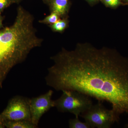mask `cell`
I'll return each mask as SVG.
<instances>
[{"label": "cell", "instance_id": "obj_1", "mask_svg": "<svg viewBox=\"0 0 128 128\" xmlns=\"http://www.w3.org/2000/svg\"><path fill=\"white\" fill-rule=\"evenodd\" d=\"M50 58L54 64L45 77L48 86L106 101L118 117L128 112V59L116 50L80 43L73 50L62 48Z\"/></svg>", "mask_w": 128, "mask_h": 128}, {"label": "cell", "instance_id": "obj_2", "mask_svg": "<svg viewBox=\"0 0 128 128\" xmlns=\"http://www.w3.org/2000/svg\"><path fill=\"white\" fill-rule=\"evenodd\" d=\"M34 18L19 6L12 25L0 29V88L8 73L16 65L25 61L34 48L42 45L43 40L37 36Z\"/></svg>", "mask_w": 128, "mask_h": 128}, {"label": "cell", "instance_id": "obj_3", "mask_svg": "<svg viewBox=\"0 0 128 128\" xmlns=\"http://www.w3.org/2000/svg\"><path fill=\"white\" fill-rule=\"evenodd\" d=\"M62 92L60 97L54 100V107L59 112L70 113L78 118L93 105L91 97L85 94L71 90Z\"/></svg>", "mask_w": 128, "mask_h": 128}, {"label": "cell", "instance_id": "obj_4", "mask_svg": "<svg viewBox=\"0 0 128 128\" xmlns=\"http://www.w3.org/2000/svg\"><path fill=\"white\" fill-rule=\"evenodd\" d=\"M80 116L89 124L91 128H110L119 118L112 109L106 108L100 101L92 105Z\"/></svg>", "mask_w": 128, "mask_h": 128}, {"label": "cell", "instance_id": "obj_5", "mask_svg": "<svg viewBox=\"0 0 128 128\" xmlns=\"http://www.w3.org/2000/svg\"><path fill=\"white\" fill-rule=\"evenodd\" d=\"M30 98L22 96H15L8 102L7 106L0 114V121L28 120L31 121Z\"/></svg>", "mask_w": 128, "mask_h": 128}, {"label": "cell", "instance_id": "obj_6", "mask_svg": "<svg viewBox=\"0 0 128 128\" xmlns=\"http://www.w3.org/2000/svg\"><path fill=\"white\" fill-rule=\"evenodd\" d=\"M53 94V91L50 90L45 94L30 98L31 121L36 126H38L43 114L51 108L54 107V100L52 99Z\"/></svg>", "mask_w": 128, "mask_h": 128}, {"label": "cell", "instance_id": "obj_7", "mask_svg": "<svg viewBox=\"0 0 128 128\" xmlns=\"http://www.w3.org/2000/svg\"><path fill=\"white\" fill-rule=\"evenodd\" d=\"M48 4L51 12H55L60 16H64L68 11L69 4L67 0H51Z\"/></svg>", "mask_w": 128, "mask_h": 128}, {"label": "cell", "instance_id": "obj_8", "mask_svg": "<svg viewBox=\"0 0 128 128\" xmlns=\"http://www.w3.org/2000/svg\"><path fill=\"white\" fill-rule=\"evenodd\" d=\"M5 127L7 128H36L38 126L28 120L6 121L4 122Z\"/></svg>", "mask_w": 128, "mask_h": 128}, {"label": "cell", "instance_id": "obj_9", "mask_svg": "<svg viewBox=\"0 0 128 128\" xmlns=\"http://www.w3.org/2000/svg\"><path fill=\"white\" fill-rule=\"evenodd\" d=\"M68 20L66 18L60 19L57 22L49 25L53 32H62L68 26Z\"/></svg>", "mask_w": 128, "mask_h": 128}, {"label": "cell", "instance_id": "obj_10", "mask_svg": "<svg viewBox=\"0 0 128 128\" xmlns=\"http://www.w3.org/2000/svg\"><path fill=\"white\" fill-rule=\"evenodd\" d=\"M60 16L57 13L54 12H52L50 15L46 17L43 20L38 21L39 23L45 24H51L57 22V21L60 19Z\"/></svg>", "mask_w": 128, "mask_h": 128}, {"label": "cell", "instance_id": "obj_11", "mask_svg": "<svg viewBox=\"0 0 128 128\" xmlns=\"http://www.w3.org/2000/svg\"><path fill=\"white\" fill-rule=\"evenodd\" d=\"M69 127L70 128H91L86 122H81L78 118L70 119L69 121Z\"/></svg>", "mask_w": 128, "mask_h": 128}, {"label": "cell", "instance_id": "obj_12", "mask_svg": "<svg viewBox=\"0 0 128 128\" xmlns=\"http://www.w3.org/2000/svg\"><path fill=\"white\" fill-rule=\"evenodd\" d=\"M105 4L110 7L115 8L122 4L121 0H103Z\"/></svg>", "mask_w": 128, "mask_h": 128}, {"label": "cell", "instance_id": "obj_13", "mask_svg": "<svg viewBox=\"0 0 128 128\" xmlns=\"http://www.w3.org/2000/svg\"><path fill=\"white\" fill-rule=\"evenodd\" d=\"M11 5L10 0H0V13Z\"/></svg>", "mask_w": 128, "mask_h": 128}, {"label": "cell", "instance_id": "obj_14", "mask_svg": "<svg viewBox=\"0 0 128 128\" xmlns=\"http://www.w3.org/2000/svg\"><path fill=\"white\" fill-rule=\"evenodd\" d=\"M3 19H4V17L2 16L1 13H0V29L4 28L3 24H2Z\"/></svg>", "mask_w": 128, "mask_h": 128}, {"label": "cell", "instance_id": "obj_15", "mask_svg": "<svg viewBox=\"0 0 128 128\" xmlns=\"http://www.w3.org/2000/svg\"><path fill=\"white\" fill-rule=\"evenodd\" d=\"M21 0H10V2L11 4L13 3H18Z\"/></svg>", "mask_w": 128, "mask_h": 128}, {"label": "cell", "instance_id": "obj_16", "mask_svg": "<svg viewBox=\"0 0 128 128\" xmlns=\"http://www.w3.org/2000/svg\"><path fill=\"white\" fill-rule=\"evenodd\" d=\"M4 123L2 121H0V128H5Z\"/></svg>", "mask_w": 128, "mask_h": 128}, {"label": "cell", "instance_id": "obj_17", "mask_svg": "<svg viewBox=\"0 0 128 128\" xmlns=\"http://www.w3.org/2000/svg\"><path fill=\"white\" fill-rule=\"evenodd\" d=\"M45 3H48V4L49 2L51 0H42Z\"/></svg>", "mask_w": 128, "mask_h": 128}, {"label": "cell", "instance_id": "obj_18", "mask_svg": "<svg viewBox=\"0 0 128 128\" xmlns=\"http://www.w3.org/2000/svg\"><path fill=\"white\" fill-rule=\"evenodd\" d=\"M88 0L91 2H92L96 1V0Z\"/></svg>", "mask_w": 128, "mask_h": 128}, {"label": "cell", "instance_id": "obj_19", "mask_svg": "<svg viewBox=\"0 0 128 128\" xmlns=\"http://www.w3.org/2000/svg\"><path fill=\"white\" fill-rule=\"evenodd\" d=\"M124 1H125V2H128V0H124Z\"/></svg>", "mask_w": 128, "mask_h": 128}, {"label": "cell", "instance_id": "obj_20", "mask_svg": "<svg viewBox=\"0 0 128 128\" xmlns=\"http://www.w3.org/2000/svg\"></svg>", "mask_w": 128, "mask_h": 128}]
</instances>
